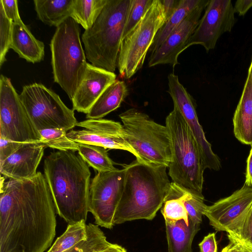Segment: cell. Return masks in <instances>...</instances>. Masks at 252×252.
Wrapping results in <instances>:
<instances>
[{
  "label": "cell",
  "instance_id": "obj_25",
  "mask_svg": "<svg viewBox=\"0 0 252 252\" xmlns=\"http://www.w3.org/2000/svg\"><path fill=\"white\" fill-rule=\"evenodd\" d=\"M206 0H180L175 10L156 34L149 51L152 53L155 51L191 11L204 3Z\"/></svg>",
  "mask_w": 252,
  "mask_h": 252
},
{
  "label": "cell",
  "instance_id": "obj_42",
  "mask_svg": "<svg viewBox=\"0 0 252 252\" xmlns=\"http://www.w3.org/2000/svg\"><path fill=\"white\" fill-rule=\"evenodd\" d=\"M95 252H127L124 247L116 244L111 243L109 246Z\"/></svg>",
  "mask_w": 252,
  "mask_h": 252
},
{
  "label": "cell",
  "instance_id": "obj_28",
  "mask_svg": "<svg viewBox=\"0 0 252 252\" xmlns=\"http://www.w3.org/2000/svg\"><path fill=\"white\" fill-rule=\"evenodd\" d=\"M86 221L68 224L66 230L59 237L47 252H64L87 237Z\"/></svg>",
  "mask_w": 252,
  "mask_h": 252
},
{
  "label": "cell",
  "instance_id": "obj_13",
  "mask_svg": "<svg viewBox=\"0 0 252 252\" xmlns=\"http://www.w3.org/2000/svg\"><path fill=\"white\" fill-rule=\"evenodd\" d=\"M167 79V92L173 100L174 106L179 110L185 119L197 143L205 169L219 170L221 168L220 160L213 152L211 144L205 137L190 95L180 82L177 75L170 73Z\"/></svg>",
  "mask_w": 252,
  "mask_h": 252
},
{
  "label": "cell",
  "instance_id": "obj_34",
  "mask_svg": "<svg viewBox=\"0 0 252 252\" xmlns=\"http://www.w3.org/2000/svg\"><path fill=\"white\" fill-rule=\"evenodd\" d=\"M13 22L6 16L0 2V66L6 61L5 56L10 49Z\"/></svg>",
  "mask_w": 252,
  "mask_h": 252
},
{
  "label": "cell",
  "instance_id": "obj_18",
  "mask_svg": "<svg viewBox=\"0 0 252 252\" xmlns=\"http://www.w3.org/2000/svg\"><path fill=\"white\" fill-rule=\"evenodd\" d=\"M116 80L114 72L88 63L84 77L71 100L72 109L87 114L102 93Z\"/></svg>",
  "mask_w": 252,
  "mask_h": 252
},
{
  "label": "cell",
  "instance_id": "obj_40",
  "mask_svg": "<svg viewBox=\"0 0 252 252\" xmlns=\"http://www.w3.org/2000/svg\"><path fill=\"white\" fill-rule=\"evenodd\" d=\"M245 185L252 186V146L247 161Z\"/></svg>",
  "mask_w": 252,
  "mask_h": 252
},
{
  "label": "cell",
  "instance_id": "obj_33",
  "mask_svg": "<svg viewBox=\"0 0 252 252\" xmlns=\"http://www.w3.org/2000/svg\"><path fill=\"white\" fill-rule=\"evenodd\" d=\"M227 235L230 242L240 244L252 252V208L239 226Z\"/></svg>",
  "mask_w": 252,
  "mask_h": 252
},
{
  "label": "cell",
  "instance_id": "obj_27",
  "mask_svg": "<svg viewBox=\"0 0 252 252\" xmlns=\"http://www.w3.org/2000/svg\"><path fill=\"white\" fill-rule=\"evenodd\" d=\"M106 149L101 146L78 143V154L89 166L98 172L113 171L117 169Z\"/></svg>",
  "mask_w": 252,
  "mask_h": 252
},
{
  "label": "cell",
  "instance_id": "obj_5",
  "mask_svg": "<svg viewBox=\"0 0 252 252\" xmlns=\"http://www.w3.org/2000/svg\"><path fill=\"white\" fill-rule=\"evenodd\" d=\"M165 126L171 153L168 175L177 185L202 193L205 169L201 155L187 122L175 106L166 117Z\"/></svg>",
  "mask_w": 252,
  "mask_h": 252
},
{
  "label": "cell",
  "instance_id": "obj_19",
  "mask_svg": "<svg viewBox=\"0 0 252 252\" xmlns=\"http://www.w3.org/2000/svg\"><path fill=\"white\" fill-rule=\"evenodd\" d=\"M233 123L235 137L241 143L252 146V85L248 74Z\"/></svg>",
  "mask_w": 252,
  "mask_h": 252
},
{
  "label": "cell",
  "instance_id": "obj_14",
  "mask_svg": "<svg viewBox=\"0 0 252 252\" xmlns=\"http://www.w3.org/2000/svg\"><path fill=\"white\" fill-rule=\"evenodd\" d=\"M76 126L84 129L71 130L66 134L74 142L126 151L137 159V154L126 141V133L120 123L102 118L87 119L77 123Z\"/></svg>",
  "mask_w": 252,
  "mask_h": 252
},
{
  "label": "cell",
  "instance_id": "obj_37",
  "mask_svg": "<svg viewBox=\"0 0 252 252\" xmlns=\"http://www.w3.org/2000/svg\"><path fill=\"white\" fill-rule=\"evenodd\" d=\"M199 252H218V245L215 233L205 236L198 244Z\"/></svg>",
  "mask_w": 252,
  "mask_h": 252
},
{
  "label": "cell",
  "instance_id": "obj_36",
  "mask_svg": "<svg viewBox=\"0 0 252 252\" xmlns=\"http://www.w3.org/2000/svg\"><path fill=\"white\" fill-rule=\"evenodd\" d=\"M22 143L0 137V162L14 153Z\"/></svg>",
  "mask_w": 252,
  "mask_h": 252
},
{
  "label": "cell",
  "instance_id": "obj_2",
  "mask_svg": "<svg viewBox=\"0 0 252 252\" xmlns=\"http://www.w3.org/2000/svg\"><path fill=\"white\" fill-rule=\"evenodd\" d=\"M44 175L56 211L68 224L86 221L91 173L73 151L51 153L44 162Z\"/></svg>",
  "mask_w": 252,
  "mask_h": 252
},
{
  "label": "cell",
  "instance_id": "obj_26",
  "mask_svg": "<svg viewBox=\"0 0 252 252\" xmlns=\"http://www.w3.org/2000/svg\"><path fill=\"white\" fill-rule=\"evenodd\" d=\"M108 0H75L70 17L85 30L95 21Z\"/></svg>",
  "mask_w": 252,
  "mask_h": 252
},
{
  "label": "cell",
  "instance_id": "obj_17",
  "mask_svg": "<svg viewBox=\"0 0 252 252\" xmlns=\"http://www.w3.org/2000/svg\"><path fill=\"white\" fill-rule=\"evenodd\" d=\"M46 147L42 142L23 143L14 153L0 162L1 175L14 180L34 177Z\"/></svg>",
  "mask_w": 252,
  "mask_h": 252
},
{
  "label": "cell",
  "instance_id": "obj_6",
  "mask_svg": "<svg viewBox=\"0 0 252 252\" xmlns=\"http://www.w3.org/2000/svg\"><path fill=\"white\" fill-rule=\"evenodd\" d=\"M80 33L79 24L69 17L56 27L50 44L54 81L71 100L84 77L88 64Z\"/></svg>",
  "mask_w": 252,
  "mask_h": 252
},
{
  "label": "cell",
  "instance_id": "obj_9",
  "mask_svg": "<svg viewBox=\"0 0 252 252\" xmlns=\"http://www.w3.org/2000/svg\"><path fill=\"white\" fill-rule=\"evenodd\" d=\"M19 96L38 131L62 128L67 131L76 126L74 110L43 84L34 83L24 86Z\"/></svg>",
  "mask_w": 252,
  "mask_h": 252
},
{
  "label": "cell",
  "instance_id": "obj_30",
  "mask_svg": "<svg viewBox=\"0 0 252 252\" xmlns=\"http://www.w3.org/2000/svg\"><path fill=\"white\" fill-rule=\"evenodd\" d=\"M42 142L46 146L59 151H78V143L67 136V131L62 128H50L39 131Z\"/></svg>",
  "mask_w": 252,
  "mask_h": 252
},
{
  "label": "cell",
  "instance_id": "obj_23",
  "mask_svg": "<svg viewBox=\"0 0 252 252\" xmlns=\"http://www.w3.org/2000/svg\"><path fill=\"white\" fill-rule=\"evenodd\" d=\"M75 0H34L39 19L45 24L57 27L70 17Z\"/></svg>",
  "mask_w": 252,
  "mask_h": 252
},
{
  "label": "cell",
  "instance_id": "obj_12",
  "mask_svg": "<svg viewBox=\"0 0 252 252\" xmlns=\"http://www.w3.org/2000/svg\"><path fill=\"white\" fill-rule=\"evenodd\" d=\"M230 0H211L205 8L187 45H200L207 52L213 49L224 33L232 30L235 19Z\"/></svg>",
  "mask_w": 252,
  "mask_h": 252
},
{
  "label": "cell",
  "instance_id": "obj_35",
  "mask_svg": "<svg viewBox=\"0 0 252 252\" xmlns=\"http://www.w3.org/2000/svg\"><path fill=\"white\" fill-rule=\"evenodd\" d=\"M6 16L13 23L21 26L24 25L20 16L18 1L16 0H0Z\"/></svg>",
  "mask_w": 252,
  "mask_h": 252
},
{
  "label": "cell",
  "instance_id": "obj_41",
  "mask_svg": "<svg viewBox=\"0 0 252 252\" xmlns=\"http://www.w3.org/2000/svg\"><path fill=\"white\" fill-rule=\"evenodd\" d=\"M220 252H250L240 244L230 242Z\"/></svg>",
  "mask_w": 252,
  "mask_h": 252
},
{
  "label": "cell",
  "instance_id": "obj_39",
  "mask_svg": "<svg viewBox=\"0 0 252 252\" xmlns=\"http://www.w3.org/2000/svg\"><path fill=\"white\" fill-rule=\"evenodd\" d=\"M161 1L167 20L176 9L180 0H161Z\"/></svg>",
  "mask_w": 252,
  "mask_h": 252
},
{
  "label": "cell",
  "instance_id": "obj_16",
  "mask_svg": "<svg viewBox=\"0 0 252 252\" xmlns=\"http://www.w3.org/2000/svg\"><path fill=\"white\" fill-rule=\"evenodd\" d=\"M210 0L191 11L169 35L165 41L153 53L149 58L148 66L168 64L173 68L179 64V55L187 48V45L194 32L203 11Z\"/></svg>",
  "mask_w": 252,
  "mask_h": 252
},
{
  "label": "cell",
  "instance_id": "obj_3",
  "mask_svg": "<svg viewBox=\"0 0 252 252\" xmlns=\"http://www.w3.org/2000/svg\"><path fill=\"white\" fill-rule=\"evenodd\" d=\"M124 168L125 183L115 225L137 220H152L162 207L170 188L167 167L136 159Z\"/></svg>",
  "mask_w": 252,
  "mask_h": 252
},
{
  "label": "cell",
  "instance_id": "obj_32",
  "mask_svg": "<svg viewBox=\"0 0 252 252\" xmlns=\"http://www.w3.org/2000/svg\"><path fill=\"white\" fill-rule=\"evenodd\" d=\"M153 1V0H129L122 39L138 23Z\"/></svg>",
  "mask_w": 252,
  "mask_h": 252
},
{
  "label": "cell",
  "instance_id": "obj_10",
  "mask_svg": "<svg viewBox=\"0 0 252 252\" xmlns=\"http://www.w3.org/2000/svg\"><path fill=\"white\" fill-rule=\"evenodd\" d=\"M0 137L20 143L42 142L10 79L2 74L0 77Z\"/></svg>",
  "mask_w": 252,
  "mask_h": 252
},
{
  "label": "cell",
  "instance_id": "obj_1",
  "mask_svg": "<svg viewBox=\"0 0 252 252\" xmlns=\"http://www.w3.org/2000/svg\"><path fill=\"white\" fill-rule=\"evenodd\" d=\"M1 180L0 252H44L56 233L57 211L44 174Z\"/></svg>",
  "mask_w": 252,
  "mask_h": 252
},
{
  "label": "cell",
  "instance_id": "obj_20",
  "mask_svg": "<svg viewBox=\"0 0 252 252\" xmlns=\"http://www.w3.org/2000/svg\"><path fill=\"white\" fill-rule=\"evenodd\" d=\"M10 48L32 63L41 62L44 57V43L37 39L25 25L13 23Z\"/></svg>",
  "mask_w": 252,
  "mask_h": 252
},
{
  "label": "cell",
  "instance_id": "obj_29",
  "mask_svg": "<svg viewBox=\"0 0 252 252\" xmlns=\"http://www.w3.org/2000/svg\"><path fill=\"white\" fill-rule=\"evenodd\" d=\"M87 237L85 240L64 252H95L111 244L107 240L99 226L95 224H87Z\"/></svg>",
  "mask_w": 252,
  "mask_h": 252
},
{
  "label": "cell",
  "instance_id": "obj_15",
  "mask_svg": "<svg viewBox=\"0 0 252 252\" xmlns=\"http://www.w3.org/2000/svg\"><path fill=\"white\" fill-rule=\"evenodd\" d=\"M252 208V188L244 186L231 195L220 199L204 212L217 231L231 232L242 223Z\"/></svg>",
  "mask_w": 252,
  "mask_h": 252
},
{
  "label": "cell",
  "instance_id": "obj_7",
  "mask_svg": "<svg viewBox=\"0 0 252 252\" xmlns=\"http://www.w3.org/2000/svg\"><path fill=\"white\" fill-rule=\"evenodd\" d=\"M119 117L126 141L139 161L167 168L171 159L170 139L166 126L155 122L148 115L131 108Z\"/></svg>",
  "mask_w": 252,
  "mask_h": 252
},
{
  "label": "cell",
  "instance_id": "obj_22",
  "mask_svg": "<svg viewBox=\"0 0 252 252\" xmlns=\"http://www.w3.org/2000/svg\"><path fill=\"white\" fill-rule=\"evenodd\" d=\"M200 225L190 219L189 224L184 220L165 223L168 252H192V242Z\"/></svg>",
  "mask_w": 252,
  "mask_h": 252
},
{
  "label": "cell",
  "instance_id": "obj_21",
  "mask_svg": "<svg viewBox=\"0 0 252 252\" xmlns=\"http://www.w3.org/2000/svg\"><path fill=\"white\" fill-rule=\"evenodd\" d=\"M128 89L124 81L116 80L100 95L86 114L88 119H101L119 108L127 96Z\"/></svg>",
  "mask_w": 252,
  "mask_h": 252
},
{
  "label": "cell",
  "instance_id": "obj_43",
  "mask_svg": "<svg viewBox=\"0 0 252 252\" xmlns=\"http://www.w3.org/2000/svg\"><path fill=\"white\" fill-rule=\"evenodd\" d=\"M248 75L250 76L251 81L252 85V59L251 64H250V67L249 69Z\"/></svg>",
  "mask_w": 252,
  "mask_h": 252
},
{
  "label": "cell",
  "instance_id": "obj_4",
  "mask_svg": "<svg viewBox=\"0 0 252 252\" xmlns=\"http://www.w3.org/2000/svg\"><path fill=\"white\" fill-rule=\"evenodd\" d=\"M129 0H108L92 27L82 35L87 59L91 64L114 72Z\"/></svg>",
  "mask_w": 252,
  "mask_h": 252
},
{
  "label": "cell",
  "instance_id": "obj_38",
  "mask_svg": "<svg viewBox=\"0 0 252 252\" xmlns=\"http://www.w3.org/2000/svg\"><path fill=\"white\" fill-rule=\"evenodd\" d=\"M233 7L235 13L244 16L252 7V0H238Z\"/></svg>",
  "mask_w": 252,
  "mask_h": 252
},
{
  "label": "cell",
  "instance_id": "obj_31",
  "mask_svg": "<svg viewBox=\"0 0 252 252\" xmlns=\"http://www.w3.org/2000/svg\"><path fill=\"white\" fill-rule=\"evenodd\" d=\"M183 198L189 218L194 223L200 225L207 206L204 203L202 193L184 188Z\"/></svg>",
  "mask_w": 252,
  "mask_h": 252
},
{
  "label": "cell",
  "instance_id": "obj_8",
  "mask_svg": "<svg viewBox=\"0 0 252 252\" xmlns=\"http://www.w3.org/2000/svg\"><path fill=\"white\" fill-rule=\"evenodd\" d=\"M166 21L161 0H153L138 23L122 39L117 61L121 76L129 79L142 68L156 34Z\"/></svg>",
  "mask_w": 252,
  "mask_h": 252
},
{
  "label": "cell",
  "instance_id": "obj_11",
  "mask_svg": "<svg viewBox=\"0 0 252 252\" xmlns=\"http://www.w3.org/2000/svg\"><path fill=\"white\" fill-rule=\"evenodd\" d=\"M126 170L98 172L90 185L88 209L95 224L107 229L115 225V213L120 201L125 183Z\"/></svg>",
  "mask_w": 252,
  "mask_h": 252
},
{
  "label": "cell",
  "instance_id": "obj_24",
  "mask_svg": "<svg viewBox=\"0 0 252 252\" xmlns=\"http://www.w3.org/2000/svg\"><path fill=\"white\" fill-rule=\"evenodd\" d=\"M183 187L171 182L161 209L165 223L184 220L189 224V219L183 198Z\"/></svg>",
  "mask_w": 252,
  "mask_h": 252
}]
</instances>
